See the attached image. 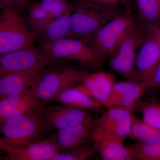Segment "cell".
Returning a JSON list of instances; mask_svg holds the SVG:
<instances>
[{"label": "cell", "instance_id": "1", "mask_svg": "<svg viewBox=\"0 0 160 160\" xmlns=\"http://www.w3.org/2000/svg\"><path fill=\"white\" fill-rule=\"evenodd\" d=\"M117 5L83 0L74 5L70 15V30L66 38L90 39L106 23L121 14Z\"/></svg>", "mask_w": 160, "mask_h": 160}, {"label": "cell", "instance_id": "2", "mask_svg": "<svg viewBox=\"0 0 160 160\" xmlns=\"http://www.w3.org/2000/svg\"><path fill=\"white\" fill-rule=\"evenodd\" d=\"M6 120L1 124L0 143L12 146L27 145L44 138L46 130L40 109Z\"/></svg>", "mask_w": 160, "mask_h": 160}, {"label": "cell", "instance_id": "3", "mask_svg": "<svg viewBox=\"0 0 160 160\" xmlns=\"http://www.w3.org/2000/svg\"><path fill=\"white\" fill-rule=\"evenodd\" d=\"M18 9L7 7L0 14V55L33 47L35 38Z\"/></svg>", "mask_w": 160, "mask_h": 160}, {"label": "cell", "instance_id": "4", "mask_svg": "<svg viewBox=\"0 0 160 160\" xmlns=\"http://www.w3.org/2000/svg\"><path fill=\"white\" fill-rule=\"evenodd\" d=\"M43 52L55 62L59 59L73 60L84 66L98 69L102 66L105 58L82 40L65 38L40 46Z\"/></svg>", "mask_w": 160, "mask_h": 160}, {"label": "cell", "instance_id": "5", "mask_svg": "<svg viewBox=\"0 0 160 160\" xmlns=\"http://www.w3.org/2000/svg\"><path fill=\"white\" fill-rule=\"evenodd\" d=\"M89 73L73 66L45 68L34 95L44 102L52 100L63 90L82 83Z\"/></svg>", "mask_w": 160, "mask_h": 160}, {"label": "cell", "instance_id": "6", "mask_svg": "<svg viewBox=\"0 0 160 160\" xmlns=\"http://www.w3.org/2000/svg\"><path fill=\"white\" fill-rule=\"evenodd\" d=\"M133 112L118 107L107 109L94 119L90 138L94 143L106 138L124 142L129 136Z\"/></svg>", "mask_w": 160, "mask_h": 160}, {"label": "cell", "instance_id": "7", "mask_svg": "<svg viewBox=\"0 0 160 160\" xmlns=\"http://www.w3.org/2000/svg\"><path fill=\"white\" fill-rule=\"evenodd\" d=\"M136 27L132 18L121 14L98 30L90 39L89 43L98 53L105 58L113 54L122 41Z\"/></svg>", "mask_w": 160, "mask_h": 160}, {"label": "cell", "instance_id": "8", "mask_svg": "<svg viewBox=\"0 0 160 160\" xmlns=\"http://www.w3.org/2000/svg\"><path fill=\"white\" fill-rule=\"evenodd\" d=\"M40 48L32 47L0 55V77L39 68L54 63Z\"/></svg>", "mask_w": 160, "mask_h": 160}, {"label": "cell", "instance_id": "9", "mask_svg": "<svg viewBox=\"0 0 160 160\" xmlns=\"http://www.w3.org/2000/svg\"><path fill=\"white\" fill-rule=\"evenodd\" d=\"M144 42V38L136 27L122 41L112 55V69L129 80L138 82L135 70L137 50Z\"/></svg>", "mask_w": 160, "mask_h": 160}, {"label": "cell", "instance_id": "10", "mask_svg": "<svg viewBox=\"0 0 160 160\" xmlns=\"http://www.w3.org/2000/svg\"><path fill=\"white\" fill-rule=\"evenodd\" d=\"M0 149L6 152V160H52L62 152L56 137L51 136L37 142L20 146L0 143Z\"/></svg>", "mask_w": 160, "mask_h": 160}, {"label": "cell", "instance_id": "11", "mask_svg": "<svg viewBox=\"0 0 160 160\" xmlns=\"http://www.w3.org/2000/svg\"><path fill=\"white\" fill-rule=\"evenodd\" d=\"M45 69L36 68L0 77V98L22 94L34 95Z\"/></svg>", "mask_w": 160, "mask_h": 160}, {"label": "cell", "instance_id": "12", "mask_svg": "<svg viewBox=\"0 0 160 160\" xmlns=\"http://www.w3.org/2000/svg\"><path fill=\"white\" fill-rule=\"evenodd\" d=\"M26 22L40 46L67 37L70 26V15L40 20L27 18Z\"/></svg>", "mask_w": 160, "mask_h": 160}, {"label": "cell", "instance_id": "13", "mask_svg": "<svg viewBox=\"0 0 160 160\" xmlns=\"http://www.w3.org/2000/svg\"><path fill=\"white\" fill-rule=\"evenodd\" d=\"M160 63V43L149 37L142 43L137 56L135 70L138 82L148 83Z\"/></svg>", "mask_w": 160, "mask_h": 160}, {"label": "cell", "instance_id": "14", "mask_svg": "<svg viewBox=\"0 0 160 160\" xmlns=\"http://www.w3.org/2000/svg\"><path fill=\"white\" fill-rule=\"evenodd\" d=\"M89 115L87 109L63 105L50 106L43 112L47 129L58 130L81 122Z\"/></svg>", "mask_w": 160, "mask_h": 160}, {"label": "cell", "instance_id": "15", "mask_svg": "<svg viewBox=\"0 0 160 160\" xmlns=\"http://www.w3.org/2000/svg\"><path fill=\"white\" fill-rule=\"evenodd\" d=\"M93 121L92 116L89 115L81 122L59 130L56 137L62 152L80 148L86 139L90 137Z\"/></svg>", "mask_w": 160, "mask_h": 160}, {"label": "cell", "instance_id": "16", "mask_svg": "<svg viewBox=\"0 0 160 160\" xmlns=\"http://www.w3.org/2000/svg\"><path fill=\"white\" fill-rule=\"evenodd\" d=\"M116 82L113 75L98 71L89 73L82 83L96 100L108 109L112 91Z\"/></svg>", "mask_w": 160, "mask_h": 160}, {"label": "cell", "instance_id": "17", "mask_svg": "<svg viewBox=\"0 0 160 160\" xmlns=\"http://www.w3.org/2000/svg\"><path fill=\"white\" fill-rule=\"evenodd\" d=\"M52 100L62 104L83 109H99L103 105L90 94L82 84L60 92Z\"/></svg>", "mask_w": 160, "mask_h": 160}, {"label": "cell", "instance_id": "18", "mask_svg": "<svg viewBox=\"0 0 160 160\" xmlns=\"http://www.w3.org/2000/svg\"><path fill=\"white\" fill-rule=\"evenodd\" d=\"M124 142L114 138L102 139L95 143L101 158L104 160H134L130 149Z\"/></svg>", "mask_w": 160, "mask_h": 160}, {"label": "cell", "instance_id": "19", "mask_svg": "<svg viewBox=\"0 0 160 160\" xmlns=\"http://www.w3.org/2000/svg\"><path fill=\"white\" fill-rule=\"evenodd\" d=\"M129 137L144 142L160 143V129L149 126L133 114Z\"/></svg>", "mask_w": 160, "mask_h": 160}, {"label": "cell", "instance_id": "20", "mask_svg": "<svg viewBox=\"0 0 160 160\" xmlns=\"http://www.w3.org/2000/svg\"><path fill=\"white\" fill-rule=\"evenodd\" d=\"M129 81V86L125 93L112 108L118 107L133 112L136 103L139 101L144 92L148 90L146 83Z\"/></svg>", "mask_w": 160, "mask_h": 160}, {"label": "cell", "instance_id": "21", "mask_svg": "<svg viewBox=\"0 0 160 160\" xmlns=\"http://www.w3.org/2000/svg\"><path fill=\"white\" fill-rule=\"evenodd\" d=\"M134 109L142 113L143 121L149 126L160 129V103L157 101H140Z\"/></svg>", "mask_w": 160, "mask_h": 160}, {"label": "cell", "instance_id": "22", "mask_svg": "<svg viewBox=\"0 0 160 160\" xmlns=\"http://www.w3.org/2000/svg\"><path fill=\"white\" fill-rule=\"evenodd\" d=\"M127 146L134 160H160V143H146L138 141Z\"/></svg>", "mask_w": 160, "mask_h": 160}, {"label": "cell", "instance_id": "23", "mask_svg": "<svg viewBox=\"0 0 160 160\" xmlns=\"http://www.w3.org/2000/svg\"><path fill=\"white\" fill-rule=\"evenodd\" d=\"M4 97L24 113H28L41 109L43 106V102L33 94H18Z\"/></svg>", "mask_w": 160, "mask_h": 160}, {"label": "cell", "instance_id": "24", "mask_svg": "<svg viewBox=\"0 0 160 160\" xmlns=\"http://www.w3.org/2000/svg\"><path fill=\"white\" fill-rule=\"evenodd\" d=\"M141 17L150 24L160 22V0H137Z\"/></svg>", "mask_w": 160, "mask_h": 160}, {"label": "cell", "instance_id": "25", "mask_svg": "<svg viewBox=\"0 0 160 160\" xmlns=\"http://www.w3.org/2000/svg\"><path fill=\"white\" fill-rule=\"evenodd\" d=\"M37 3L57 17L71 15L74 9V5H70L66 0H40Z\"/></svg>", "mask_w": 160, "mask_h": 160}, {"label": "cell", "instance_id": "26", "mask_svg": "<svg viewBox=\"0 0 160 160\" xmlns=\"http://www.w3.org/2000/svg\"><path fill=\"white\" fill-rule=\"evenodd\" d=\"M98 152V148L95 144L91 147L79 148L71 151L60 152L52 160H85Z\"/></svg>", "mask_w": 160, "mask_h": 160}, {"label": "cell", "instance_id": "27", "mask_svg": "<svg viewBox=\"0 0 160 160\" xmlns=\"http://www.w3.org/2000/svg\"><path fill=\"white\" fill-rule=\"evenodd\" d=\"M23 112L18 109L5 97L0 100V122H4L6 120L16 117L23 114Z\"/></svg>", "mask_w": 160, "mask_h": 160}, {"label": "cell", "instance_id": "28", "mask_svg": "<svg viewBox=\"0 0 160 160\" xmlns=\"http://www.w3.org/2000/svg\"><path fill=\"white\" fill-rule=\"evenodd\" d=\"M28 17L31 19L40 20L57 18L54 14L42 8L37 2L30 4L28 7Z\"/></svg>", "mask_w": 160, "mask_h": 160}, {"label": "cell", "instance_id": "29", "mask_svg": "<svg viewBox=\"0 0 160 160\" xmlns=\"http://www.w3.org/2000/svg\"><path fill=\"white\" fill-rule=\"evenodd\" d=\"M129 83V80L127 82H116L112 91L108 109L112 108L122 97L128 88Z\"/></svg>", "mask_w": 160, "mask_h": 160}, {"label": "cell", "instance_id": "30", "mask_svg": "<svg viewBox=\"0 0 160 160\" xmlns=\"http://www.w3.org/2000/svg\"><path fill=\"white\" fill-rule=\"evenodd\" d=\"M160 88V63L148 83V89H157Z\"/></svg>", "mask_w": 160, "mask_h": 160}, {"label": "cell", "instance_id": "31", "mask_svg": "<svg viewBox=\"0 0 160 160\" xmlns=\"http://www.w3.org/2000/svg\"><path fill=\"white\" fill-rule=\"evenodd\" d=\"M28 0H0V9L12 7L18 9L22 6Z\"/></svg>", "mask_w": 160, "mask_h": 160}, {"label": "cell", "instance_id": "32", "mask_svg": "<svg viewBox=\"0 0 160 160\" xmlns=\"http://www.w3.org/2000/svg\"><path fill=\"white\" fill-rule=\"evenodd\" d=\"M92 2L99 3V4H112L117 5L112 0H86Z\"/></svg>", "mask_w": 160, "mask_h": 160}, {"label": "cell", "instance_id": "33", "mask_svg": "<svg viewBox=\"0 0 160 160\" xmlns=\"http://www.w3.org/2000/svg\"><path fill=\"white\" fill-rule=\"evenodd\" d=\"M112 1H113L116 4H118V3H119L123 2L126 1V0H112Z\"/></svg>", "mask_w": 160, "mask_h": 160}]
</instances>
